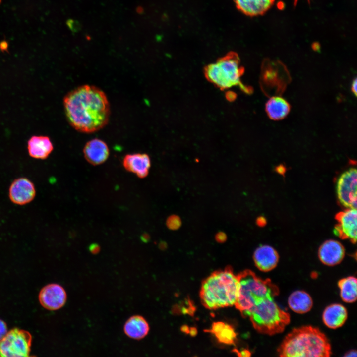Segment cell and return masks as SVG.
<instances>
[{"instance_id": "obj_1", "label": "cell", "mask_w": 357, "mask_h": 357, "mask_svg": "<svg viewBox=\"0 0 357 357\" xmlns=\"http://www.w3.org/2000/svg\"><path fill=\"white\" fill-rule=\"evenodd\" d=\"M63 106L68 123L79 132L93 133L108 123V99L104 92L95 86L83 85L69 92L64 97Z\"/></svg>"}, {"instance_id": "obj_2", "label": "cell", "mask_w": 357, "mask_h": 357, "mask_svg": "<svg viewBox=\"0 0 357 357\" xmlns=\"http://www.w3.org/2000/svg\"><path fill=\"white\" fill-rule=\"evenodd\" d=\"M277 351L282 357H328L332 354L326 335L311 326L293 329L285 337Z\"/></svg>"}, {"instance_id": "obj_3", "label": "cell", "mask_w": 357, "mask_h": 357, "mask_svg": "<svg viewBox=\"0 0 357 357\" xmlns=\"http://www.w3.org/2000/svg\"><path fill=\"white\" fill-rule=\"evenodd\" d=\"M238 282L232 268L216 271L202 282L200 298L207 309L215 310L235 305L238 294Z\"/></svg>"}, {"instance_id": "obj_4", "label": "cell", "mask_w": 357, "mask_h": 357, "mask_svg": "<svg viewBox=\"0 0 357 357\" xmlns=\"http://www.w3.org/2000/svg\"><path fill=\"white\" fill-rule=\"evenodd\" d=\"M238 294L235 305L245 317L256 304L267 299H274L279 294L278 287L270 279H262L250 270L237 275Z\"/></svg>"}, {"instance_id": "obj_5", "label": "cell", "mask_w": 357, "mask_h": 357, "mask_svg": "<svg viewBox=\"0 0 357 357\" xmlns=\"http://www.w3.org/2000/svg\"><path fill=\"white\" fill-rule=\"evenodd\" d=\"M243 72L239 57L234 52L229 53L204 69L207 79L221 90L238 86L243 91L250 93V88L240 80Z\"/></svg>"}, {"instance_id": "obj_6", "label": "cell", "mask_w": 357, "mask_h": 357, "mask_svg": "<svg viewBox=\"0 0 357 357\" xmlns=\"http://www.w3.org/2000/svg\"><path fill=\"white\" fill-rule=\"evenodd\" d=\"M259 333L273 335L282 332L290 322V315L282 309L274 299H265L254 305L247 313Z\"/></svg>"}, {"instance_id": "obj_7", "label": "cell", "mask_w": 357, "mask_h": 357, "mask_svg": "<svg viewBox=\"0 0 357 357\" xmlns=\"http://www.w3.org/2000/svg\"><path fill=\"white\" fill-rule=\"evenodd\" d=\"M32 342L31 334L27 331L17 328L8 331L0 341V357H28Z\"/></svg>"}, {"instance_id": "obj_8", "label": "cell", "mask_w": 357, "mask_h": 357, "mask_svg": "<svg viewBox=\"0 0 357 357\" xmlns=\"http://www.w3.org/2000/svg\"><path fill=\"white\" fill-rule=\"evenodd\" d=\"M357 170L351 168L342 173L336 184L337 197L346 208L357 209Z\"/></svg>"}, {"instance_id": "obj_9", "label": "cell", "mask_w": 357, "mask_h": 357, "mask_svg": "<svg viewBox=\"0 0 357 357\" xmlns=\"http://www.w3.org/2000/svg\"><path fill=\"white\" fill-rule=\"evenodd\" d=\"M337 224L333 232L342 239H348L353 243L357 240V209L347 208L336 215Z\"/></svg>"}, {"instance_id": "obj_10", "label": "cell", "mask_w": 357, "mask_h": 357, "mask_svg": "<svg viewBox=\"0 0 357 357\" xmlns=\"http://www.w3.org/2000/svg\"><path fill=\"white\" fill-rule=\"evenodd\" d=\"M36 196L34 183L28 178L20 177L14 179L8 190L10 201L18 205H24L33 200Z\"/></svg>"}, {"instance_id": "obj_11", "label": "cell", "mask_w": 357, "mask_h": 357, "mask_svg": "<svg viewBox=\"0 0 357 357\" xmlns=\"http://www.w3.org/2000/svg\"><path fill=\"white\" fill-rule=\"evenodd\" d=\"M41 304L46 309L56 310L62 308L67 300V294L61 285L50 284L43 287L39 295Z\"/></svg>"}, {"instance_id": "obj_12", "label": "cell", "mask_w": 357, "mask_h": 357, "mask_svg": "<svg viewBox=\"0 0 357 357\" xmlns=\"http://www.w3.org/2000/svg\"><path fill=\"white\" fill-rule=\"evenodd\" d=\"M318 255L324 264L332 266L339 264L345 256V248L338 241L330 239L324 242L320 246Z\"/></svg>"}, {"instance_id": "obj_13", "label": "cell", "mask_w": 357, "mask_h": 357, "mask_svg": "<svg viewBox=\"0 0 357 357\" xmlns=\"http://www.w3.org/2000/svg\"><path fill=\"white\" fill-rule=\"evenodd\" d=\"M110 150L107 144L99 138H94L88 141L83 148L85 159L90 164L98 165L105 162L108 159Z\"/></svg>"}, {"instance_id": "obj_14", "label": "cell", "mask_w": 357, "mask_h": 357, "mask_svg": "<svg viewBox=\"0 0 357 357\" xmlns=\"http://www.w3.org/2000/svg\"><path fill=\"white\" fill-rule=\"evenodd\" d=\"M279 256L272 246L263 245L254 251L253 260L257 268L263 272H268L274 269L279 261Z\"/></svg>"}, {"instance_id": "obj_15", "label": "cell", "mask_w": 357, "mask_h": 357, "mask_svg": "<svg viewBox=\"0 0 357 357\" xmlns=\"http://www.w3.org/2000/svg\"><path fill=\"white\" fill-rule=\"evenodd\" d=\"M123 165L127 171L135 174L139 178H143L148 174L151 161L146 154H130L124 157Z\"/></svg>"}, {"instance_id": "obj_16", "label": "cell", "mask_w": 357, "mask_h": 357, "mask_svg": "<svg viewBox=\"0 0 357 357\" xmlns=\"http://www.w3.org/2000/svg\"><path fill=\"white\" fill-rule=\"evenodd\" d=\"M53 149V143L47 136L33 135L27 142L29 155L34 159H45L49 156Z\"/></svg>"}, {"instance_id": "obj_17", "label": "cell", "mask_w": 357, "mask_h": 357, "mask_svg": "<svg viewBox=\"0 0 357 357\" xmlns=\"http://www.w3.org/2000/svg\"><path fill=\"white\" fill-rule=\"evenodd\" d=\"M149 325L145 318L140 315L130 317L125 322L123 332L129 338L134 340H141L148 334Z\"/></svg>"}, {"instance_id": "obj_18", "label": "cell", "mask_w": 357, "mask_h": 357, "mask_svg": "<svg viewBox=\"0 0 357 357\" xmlns=\"http://www.w3.org/2000/svg\"><path fill=\"white\" fill-rule=\"evenodd\" d=\"M275 0H234L237 8L249 16L263 15L273 5Z\"/></svg>"}, {"instance_id": "obj_19", "label": "cell", "mask_w": 357, "mask_h": 357, "mask_svg": "<svg viewBox=\"0 0 357 357\" xmlns=\"http://www.w3.org/2000/svg\"><path fill=\"white\" fill-rule=\"evenodd\" d=\"M346 308L340 304H333L324 310L322 319L325 325L331 329L341 327L347 318Z\"/></svg>"}, {"instance_id": "obj_20", "label": "cell", "mask_w": 357, "mask_h": 357, "mask_svg": "<svg viewBox=\"0 0 357 357\" xmlns=\"http://www.w3.org/2000/svg\"><path fill=\"white\" fill-rule=\"evenodd\" d=\"M288 303L293 311L299 314L308 312L313 306L311 296L307 292L301 290L293 292L288 298Z\"/></svg>"}, {"instance_id": "obj_21", "label": "cell", "mask_w": 357, "mask_h": 357, "mask_svg": "<svg viewBox=\"0 0 357 357\" xmlns=\"http://www.w3.org/2000/svg\"><path fill=\"white\" fill-rule=\"evenodd\" d=\"M206 331L213 334L219 342L224 344H234L237 340L234 327L223 322H214L211 328Z\"/></svg>"}, {"instance_id": "obj_22", "label": "cell", "mask_w": 357, "mask_h": 357, "mask_svg": "<svg viewBox=\"0 0 357 357\" xmlns=\"http://www.w3.org/2000/svg\"><path fill=\"white\" fill-rule=\"evenodd\" d=\"M266 112L270 119L278 120L285 118L289 114L290 106L284 98L274 96L266 104Z\"/></svg>"}, {"instance_id": "obj_23", "label": "cell", "mask_w": 357, "mask_h": 357, "mask_svg": "<svg viewBox=\"0 0 357 357\" xmlns=\"http://www.w3.org/2000/svg\"><path fill=\"white\" fill-rule=\"evenodd\" d=\"M340 296L342 299L347 303L356 301L357 296V281L356 278L349 276L339 281Z\"/></svg>"}, {"instance_id": "obj_24", "label": "cell", "mask_w": 357, "mask_h": 357, "mask_svg": "<svg viewBox=\"0 0 357 357\" xmlns=\"http://www.w3.org/2000/svg\"><path fill=\"white\" fill-rule=\"evenodd\" d=\"M167 224L170 229H176L180 225V221L178 217L173 216L168 219Z\"/></svg>"}, {"instance_id": "obj_25", "label": "cell", "mask_w": 357, "mask_h": 357, "mask_svg": "<svg viewBox=\"0 0 357 357\" xmlns=\"http://www.w3.org/2000/svg\"><path fill=\"white\" fill-rule=\"evenodd\" d=\"M7 332L6 323L3 320L0 319V341L4 337Z\"/></svg>"}, {"instance_id": "obj_26", "label": "cell", "mask_w": 357, "mask_h": 357, "mask_svg": "<svg viewBox=\"0 0 357 357\" xmlns=\"http://www.w3.org/2000/svg\"><path fill=\"white\" fill-rule=\"evenodd\" d=\"M90 252L93 254L98 253L100 251V247L96 244H93L89 247Z\"/></svg>"}, {"instance_id": "obj_27", "label": "cell", "mask_w": 357, "mask_h": 357, "mask_svg": "<svg viewBox=\"0 0 357 357\" xmlns=\"http://www.w3.org/2000/svg\"><path fill=\"white\" fill-rule=\"evenodd\" d=\"M357 78H355L352 83L351 85V90L353 92V93L354 94V95L355 96H357Z\"/></svg>"}, {"instance_id": "obj_28", "label": "cell", "mask_w": 357, "mask_h": 357, "mask_svg": "<svg viewBox=\"0 0 357 357\" xmlns=\"http://www.w3.org/2000/svg\"><path fill=\"white\" fill-rule=\"evenodd\" d=\"M226 236L225 234L219 233L216 236V239L219 242L224 241L226 239Z\"/></svg>"}, {"instance_id": "obj_29", "label": "cell", "mask_w": 357, "mask_h": 357, "mask_svg": "<svg viewBox=\"0 0 357 357\" xmlns=\"http://www.w3.org/2000/svg\"><path fill=\"white\" fill-rule=\"evenodd\" d=\"M345 357H357V351L356 350H351L347 353H346L345 355Z\"/></svg>"}, {"instance_id": "obj_30", "label": "cell", "mask_w": 357, "mask_h": 357, "mask_svg": "<svg viewBox=\"0 0 357 357\" xmlns=\"http://www.w3.org/2000/svg\"><path fill=\"white\" fill-rule=\"evenodd\" d=\"M298 0H294V5L295 6L297 4Z\"/></svg>"}]
</instances>
